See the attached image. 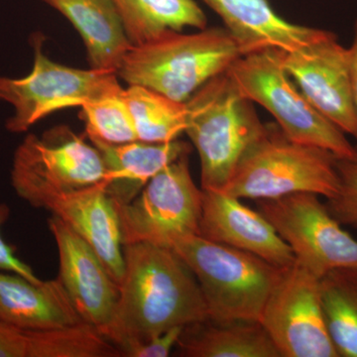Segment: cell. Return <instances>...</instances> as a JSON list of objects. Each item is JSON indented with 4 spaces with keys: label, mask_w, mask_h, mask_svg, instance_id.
Listing matches in <instances>:
<instances>
[{
    "label": "cell",
    "mask_w": 357,
    "mask_h": 357,
    "mask_svg": "<svg viewBox=\"0 0 357 357\" xmlns=\"http://www.w3.org/2000/svg\"><path fill=\"white\" fill-rule=\"evenodd\" d=\"M174 250L191 268L213 323L260 321L285 268L201 236L185 237Z\"/></svg>",
    "instance_id": "277c9868"
},
{
    "label": "cell",
    "mask_w": 357,
    "mask_h": 357,
    "mask_svg": "<svg viewBox=\"0 0 357 357\" xmlns=\"http://www.w3.org/2000/svg\"><path fill=\"white\" fill-rule=\"evenodd\" d=\"M48 225L58 248V278L84 323L102 333L114 319L119 283L93 248L69 225L55 215H52Z\"/></svg>",
    "instance_id": "4fadbf2b"
},
{
    "label": "cell",
    "mask_w": 357,
    "mask_h": 357,
    "mask_svg": "<svg viewBox=\"0 0 357 357\" xmlns=\"http://www.w3.org/2000/svg\"><path fill=\"white\" fill-rule=\"evenodd\" d=\"M81 109L91 141L121 144L138 140L121 84L84 102Z\"/></svg>",
    "instance_id": "cb8c5ba5"
},
{
    "label": "cell",
    "mask_w": 357,
    "mask_h": 357,
    "mask_svg": "<svg viewBox=\"0 0 357 357\" xmlns=\"http://www.w3.org/2000/svg\"><path fill=\"white\" fill-rule=\"evenodd\" d=\"M284 69L310 103L340 130L357 140L349 49L328 33L295 51H282Z\"/></svg>",
    "instance_id": "7c38bea8"
},
{
    "label": "cell",
    "mask_w": 357,
    "mask_h": 357,
    "mask_svg": "<svg viewBox=\"0 0 357 357\" xmlns=\"http://www.w3.org/2000/svg\"><path fill=\"white\" fill-rule=\"evenodd\" d=\"M177 347L181 356L281 357L259 321L192 324L185 326Z\"/></svg>",
    "instance_id": "ffe728a7"
},
{
    "label": "cell",
    "mask_w": 357,
    "mask_h": 357,
    "mask_svg": "<svg viewBox=\"0 0 357 357\" xmlns=\"http://www.w3.org/2000/svg\"><path fill=\"white\" fill-rule=\"evenodd\" d=\"M28 204L45 208L63 220L100 256L116 283L124 275L119 213L107 192V180L91 187L70 191H48L37 195Z\"/></svg>",
    "instance_id": "5bb4252c"
},
{
    "label": "cell",
    "mask_w": 357,
    "mask_h": 357,
    "mask_svg": "<svg viewBox=\"0 0 357 357\" xmlns=\"http://www.w3.org/2000/svg\"><path fill=\"white\" fill-rule=\"evenodd\" d=\"M241 56V47L225 28H204L191 34L168 32L146 43L132 45L116 75L128 86H145L187 102Z\"/></svg>",
    "instance_id": "7a4b0ae2"
},
{
    "label": "cell",
    "mask_w": 357,
    "mask_h": 357,
    "mask_svg": "<svg viewBox=\"0 0 357 357\" xmlns=\"http://www.w3.org/2000/svg\"><path fill=\"white\" fill-rule=\"evenodd\" d=\"M131 45L185 28L204 29L208 18L195 0H112Z\"/></svg>",
    "instance_id": "44dd1931"
},
{
    "label": "cell",
    "mask_w": 357,
    "mask_h": 357,
    "mask_svg": "<svg viewBox=\"0 0 357 357\" xmlns=\"http://www.w3.org/2000/svg\"><path fill=\"white\" fill-rule=\"evenodd\" d=\"M337 157L323 148L289 139L267 126L222 190L236 198L275 199L309 192L333 199L340 190Z\"/></svg>",
    "instance_id": "5b68a950"
},
{
    "label": "cell",
    "mask_w": 357,
    "mask_h": 357,
    "mask_svg": "<svg viewBox=\"0 0 357 357\" xmlns=\"http://www.w3.org/2000/svg\"><path fill=\"white\" fill-rule=\"evenodd\" d=\"M123 255L119 303L100 333L122 356L176 326L208 321L198 280L173 248L132 243L123 246Z\"/></svg>",
    "instance_id": "6da1fadb"
},
{
    "label": "cell",
    "mask_w": 357,
    "mask_h": 357,
    "mask_svg": "<svg viewBox=\"0 0 357 357\" xmlns=\"http://www.w3.org/2000/svg\"><path fill=\"white\" fill-rule=\"evenodd\" d=\"M0 319L28 331H52L83 325L62 282H33L0 271Z\"/></svg>",
    "instance_id": "e0dca14e"
},
{
    "label": "cell",
    "mask_w": 357,
    "mask_h": 357,
    "mask_svg": "<svg viewBox=\"0 0 357 357\" xmlns=\"http://www.w3.org/2000/svg\"><path fill=\"white\" fill-rule=\"evenodd\" d=\"M259 211L292 248L296 261L318 276L357 269V241L345 231L319 196L299 192L260 199Z\"/></svg>",
    "instance_id": "30bf717a"
},
{
    "label": "cell",
    "mask_w": 357,
    "mask_h": 357,
    "mask_svg": "<svg viewBox=\"0 0 357 357\" xmlns=\"http://www.w3.org/2000/svg\"><path fill=\"white\" fill-rule=\"evenodd\" d=\"M199 236L258 256L276 267L296 262L292 248L261 211L220 190H203Z\"/></svg>",
    "instance_id": "9a60e30c"
},
{
    "label": "cell",
    "mask_w": 357,
    "mask_h": 357,
    "mask_svg": "<svg viewBox=\"0 0 357 357\" xmlns=\"http://www.w3.org/2000/svg\"><path fill=\"white\" fill-rule=\"evenodd\" d=\"M259 323L281 357H338L326 328L319 278L298 261L282 272Z\"/></svg>",
    "instance_id": "8fae6325"
},
{
    "label": "cell",
    "mask_w": 357,
    "mask_h": 357,
    "mask_svg": "<svg viewBox=\"0 0 357 357\" xmlns=\"http://www.w3.org/2000/svg\"><path fill=\"white\" fill-rule=\"evenodd\" d=\"M252 103L227 72L211 79L188 100L185 133L201 160L202 189L222 191L244 154L266 131Z\"/></svg>",
    "instance_id": "3957f363"
},
{
    "label": "cell",
    "mask_w": 357,
    "mask_h": 357,
    "mask_svg": "<svg viewBox=\"0 0 357 357\" xmlns=\"http://www.w3.org/2000/svg\"><path fill=\"white\" fill-rule=\"evenodd\" d=\"M65 16L83 40L89 68L116 73L131 48L112 0H41Z\"/></svg>",
    "instance_id": "d6986e66"
},
{
    "label": "cell",
    "mask_w": 357,
    "mask_h": 357,
    "mask_svg": "<svg viewBox=\"0 0 357 357\" xmlns=\"http://www.w3.org/2000/svg\"><path fill=\"white\" fill-rule=\"evenodd\" d=\"M124 96L130 110L137 139L167 143L177 140L188 126L187 102H178L153 89L128 86Z\"/></svg>",
    "instance_id": "603a6c76"
},
{
    "label": "cell",
    "mask_w": 357,
    "mask_h": 357,
    "mask_svg": "<svg viewBox=\"0 0 357 357\" xmlns=\"http://www.w3.org/2000/svg\"><path fill=\"white\" fill-rule=\"evenodd\" d=\"M349 49V72H351V82L352 98H354V107L357 114V20L354 24V39Z\"/></svg>",
    "instance_id": "f1b7e54d"
},
{
    "label": "cell",
    "mask_w": 357,
    "mask_h": 357,
    "mask_svg": "<svg viewBox=\"0 0 357 357\" xmlns=\"http://www.w3.org/2000/svg\"><path fill=\"white\" fill-rule=\"evenodd\" d=\"M227 74L248 100L274 117L289 139L349 158L356 147L347 134L314 109L284 69L282 51L253 52L237 59Z\"/></svg>",
    "instance_id": "8992f818"
},
{
    "label": "cell",
    "mask_w": 357,
    "mask_h": 357,
    "mask_svg": "<svg viewBox=\"0 0 357 357\" xmlns=\"http://www.w3.org/2000/svg\"><path fill=\"white\" fill-rule=\"evenodd\" d=\"M185 154L160 171L130 203L116 206L122 244L174 246L199 236L203 190L197 187Z\"/></svg>",
    "instance_id": "52a82bcc"
},
{
    "label": "cell",
    "mask_w": 357,
    "mask_h": 357,
    "mask_svg": "<svg viewBox=\"0 0 357 357\" xmlns=\"http://www.w3.org/2000/svg\"><path fill=\"white\" fill-rule=\"evenodd\" d=\"M34 63L21 79L0 76V100L13 107L6 129L22 133L58 110L81 107L119 84L116 73L77 69L54 62L43 52L42 39H33Z\"/></svg>",
    "instance_id": "ba28073f"
},
{
    "label": "cell",
    "mask_w": 357,
    "mask_h": 357,
    "mask_svg": "<svg viewBox=\"0 0 357 357\" xmlns=\"http://www.w3.org/2000/svg\"><path fill=\"white\" fill-rule=\"evenodd\" d=\"M321 307L338 357H357V269H337L319 278Z\"/></svg>",
    "instance_id": "7402d4cb"
},
{
    "label": "cell",
    "mask_w": 357,
    "mask_h": 357,
    "mask_svg": "<svg viewBox=\"0 0 357 357\" xmlns=\"http://www.w3.org/2000/svg\"><path fill=\"white\" fill-rule=\"evenodd\" d=\"M337 166L340 190L326 206L338 222L357 229V147L354 156L337 158Z\"/></svg>",
    "instance_id": "484cf974"
},
{
    "label": "cell",
    "mask_w": 357,
    "mask_h": 357,
    "mask_svg": "<svg viewBox=\"0 0 357 357\" xmlns=\"http://www.w3.org/2000/svg\"><path fill=\"white\" fill-rule=\"evenodd\" d=\"M79 347L75 328L28 331L0 319V357H75Z\"/></svg>",
    "instance_id": "d4e9b609"
},
{
    "label": "cell",
    "mask_w": 357,
    "mask_h": 357,
    "mask_svg": "<svg viewBox=\"0 0 357 357\" xmlns=\"http://www.w3.org/2000/svg\"><path fill=\"white\" fill-rule=\"evenodd\" d=\"M10 217V208L6 203L0 202V271L13 272L21 275L33 282L42 281L35 275L32 268L20 260L15 255L13 246L4 241L1 229Z\"/></svg>",
    "instance_id": "4316f807"
},
{
    "label": "cell",
    "mask_w": 357,
    "mask_h": 357,
    "mask_svg": "<svg viewBox=\"0 0 357 357\" xmlns=\"http://www.w3.org/2000/svg\"><path fill=\"white\" fill-rule=\"evenodd\" d=\"M91 143L102 154L107 168V192L116 206L130 203L160 171L191 153V146L178 139L167 143Z\"/></svg>",
    "instance_id": "ac0fdd59"
},
{
    "label": "cell",
    "mask_w": 357,
    "mask_h": 357,
    "mask_svg": "<svg viewBox=\"0 0 357 357\" xmlns=\"http://www.w3.org/2000/svg\"><path fill=\"white\" fill-rule=\"evenodd\" d=\"M220 16L243 55L276 49L291 52L324 38L330 31L294 24L278 15L268 0H202Z\"/></svg>",
    "instance_id": "2e32d148"
},
{
    "label": "cell",
    "mask_w": 357,
    "mask_h": 357,
    "mask_svg": "<svg viewBox=\"0 0 357 357\" xmlns=\"http://www.w3.org/2000/svg\"><path fill=\"white\" fill-rule=\"evenodd\" d=\"M185 326H176L147 340L144 344L131 347L124 354L126 357H167L178 344Z\"/></svg>",
    "instance_id": "83f0119b"
},
{
    "label": "cell",
    "mask_w": 357,
    "mask_h": 357,
    "mask_svg": "<svg viewBox=\"0 0 357 357\" xmlns=\"http://www.w3.org/2000/svg\"><path fill=\"white\" fill-rule=\"evenodd\" d=\"M11 185L20 198L29 202L48 191H70L107 180L102 154L69 129L38 137L29 134L14 152Z\"/></svg>",
    "instance_id": "9c48e42d"
}]
</instances>
